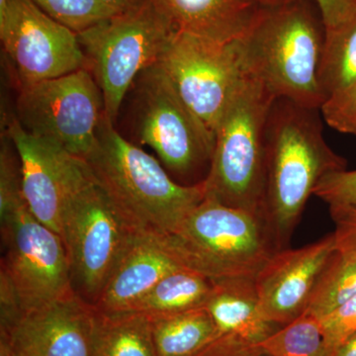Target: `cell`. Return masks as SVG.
Returning <instances> with one entry per match:
<instances>
[{
	"label": "cell",
	"instance_id": "6da1fadb",
	"mask_svg": "<svg viewBox=\"0 0 356 356\" xmlns=\"http://www.w3.org/2000/svg\"><path fill=\"white\" fill-rule=\"evenodd\" d=\"M83 161L136 236L172 235L205 199L203 182L177 184L158 159L124 138L105 115Z\"/></svg>",
	"mask_w": 356,
	"mask_h": 356
},
{
	"label": "cell",
	"instance_id": "7a4b0ae2",
	"mask_svg": "<svg viewBox=\"0 0 356 356\" xmlns=\"http://www.w3.org/2000/svg\"><path fill=\"white\" fill-rule=\"evenodd\" d=\"M320 109L275 99L266 129L264 214L281 250L290 240L321 180L346 170L323 135Z\"/></svg>",
	"mask_w": 356,
	"mask_h": 356
},
{
	"label": "cell",
	"instance_id": "3957f363",
	"mask_svg": "<svg viewBox=\"0 0 356 356\" xmlns=\"http://www.w3.org/2000/svg\"><path fill=\"white\" fill-rule=\"evenodd\" d=\"M325 28L313 0H293L261 8L248 31L236 40L245 74L276 99L321 109L318 72Z\"/></svg>",
	"mask_w": 356,
	"mask_h": 356
},
{
	"label": "cell",
	"instance_id": "277c9868",
	"mask_svg": "<svg viewBox=\"0 0 356 356\" xmlns=\"http://www.w3.org/2000/svg\"><path fill=\"white\" fill-rule=\"evenodd\" d=\"M159 241L180 266L212 282L255 280L281 250L262 213L207 198L175 233Z\"/></svg>",
	"mask_w": 356,
	"mask_h": 356
},
{
	"label": "cell",
	"instance_id": "5b68a950",
	"mask_svg": "<svg viewBox=\"0 0 356 356\" xmlns=\"http://www.w3.org/2000/svg\"><path fill=\"white\" fill-rule=\"evenodd\" d=\"M275 99L245 74L215 130L205 198L264 214L266 122Z\"/></svg>",
	"mask_w": 356,
	"mask_h": 356
},
{
	"label": "cell",
	"instance_id": "8992f818",
	"mask_svg": "<svg viewBox=\"0 0 356 356\" xmlns=\"http://www.w3.org/2000/svg\"><path fill=\"white\" fill-rule=\"evenodd\" d=\"M177 31L154 0H142L77 34L86 69L102 90L107 120L116 125L136 79L159 62Z\"/></svg>",
	"mask_w": 356,
	"mask_h": 356
},
{
	"label": "cell",
	"instance_id": "52a82bcc",
	"mask_svg": "<svg viewBox=\"0 0 356 356\" xmlns=\"http://www.w3.org/2000/svg\"><path fill=\"white\" fill-rule=\"evenodd\" d=\"M133 129L140 144L180 177L210 166L215 136L192 113L156 64L143 70L132 88Z\"/></svg>",
	"mask_w": 356,
	"mask_h": 356
},
{
	"label": "cell",
	"instance_id": "ba28073f",
	"mask_svg": "<svg viewBox=\"0 0 356 356\" xmlns=\"http://www.w3.org/2000/svg\"><path fill=\"white\" fill-rule=\"evenodd\" d=\"M18 88L14 117L21 127L86 159L105 115L102 92L92 74L83 67Z\"/></svg>",
	"mask_w": 356,
	"mask_h": 356
},
{
	"label": "cell",
	"instance_id": "9c48e42d",
	"mask_svg": "<svg viewBox=\"0 0 356 356\" xmlns=\"http://www.w3.org/2000/svg\"><path fill=\"white\" fill-rule=\"evenodd\" d=\"M135 236L91 177L63 215L74 291L95 305Z\"/></svg>",
	"mask_w": 356,
	"mask_h": 356
},
{
	"label": "cell",
	"instance_id": "30bf717a",
	"mask_svg": "<svg viewBox=\"0 0 356 356\" xmlns=\"http://www.w3.org/2000/svg\"><path fill=\"white\" fill-rule=\"evenodd\" d=\"M158 65L185 105L215 136L245 76L236 40L222 43L177 31Z\"/></svg>",
	"mask_w": 356,
	"mask_h": 356
},
{
	"label": "cell",
	"instance_id": "8fae6325",
	"mask_svg": "<svg viewBox=\"0 0 356 356\" xmlns=\"http://www.w3.org/2000/svg\"><path fill=\"white\" fill-rule=\"evenodd\" d=\"M0 273L10 282L23 313L74 291L63 238L20 206L1 220Z\"/></svg>",
	"mask_w": 356,
	"mask_h": 356
},
{
	"label": "cell",
	"instance_id": "7c38bea8",
	"mask_svg": "<svg viewBox=\"0 0 356 356\" xmlns=\"http://www.w3.org/2000/svg\"><path fill=\"white\" fill-rule=\"evenodd\" d=\"M0 39L18 86L86 67L76 33L51 19L31 0H11L8 13L0 18Z\"/></svg>",
	"mask_w": 356,
	"mask_h": 356
},
{
	"label": "cell",
	"instance_id": "4fadbf2b",
	"mask_svg": "<svg viewBox=\"0 0 356 356\" xmlns=\"http://www.w3.org/2000/svg\"><path fill=\"white\" fill-rule=\"evenodd\" d=\"M6 134L19 156L28 209L60 236L65 207L91 178L88 165L55 143L26 132L14 115Z\"/></svg>",
	"mask_w": 356,
	"mask_h": 356
},
{
	"label": "cell",
	"instance_id": "5bb4252c",
	"mask_svg": "<svg viewBox=\"0 0 356 356\" xmlns=\"http://www.w3.org/2000/svg\"><path fill=\"white\" fill-rule=\"evenodd\" d=\"M96 308L76 291L25 312L7 331L13 356H95Z\"/></svg>",
	"mask_w": 356,
	"mask_h": 356
},
{
	"label": "cell",
	"instance_id": "9a60e30c",
	"mask_svg": "<svg viewBox=\"0 0 356 356\" xmlns=\"http://www.w3.org/2000/svg\"><path fill=\"white\" fill-rule=\"evenodd\" d=\"M336 252L332 233L302 248L278 250L255 277L264 318L283 327L303 315Z\"/></svg>",
	"mask_w": 356,
	"mask_h": 356
},
{
	"label": "cell",
	"instance_id": "2e32d148",
	"mask_svg": "<svg viewBox=\"0 0 356 356\" xmlns=\"http://www.w3.org/2000/svg\"><path fill=\"white\" fill-rule=\"evenodd\" d=\"M318 83L325 123L356 136V13L343 24L325 29Z\"/></svg>",
	"mask_w": 356,
	"mask_h": 356
},
{
	"label": "cell",
	"instance_id": "e0dca14e",
	"mask_svg": "<svg viewBox=\"0 0 356 356\" xmlns=\"http://www.w3.org/2000/svg\"><path fill=\"white\" fill-rule=\"evenodd\" d=\"M179 267L184 266L159 238L135 236L93 306L103 312L131 310L166 274Z\"/></svg>",
	"mask_w": 356,
	"mask_h": 356
},
{
	"label": "cell",
	"instance_id": "ac0fdd59",
	"mask_svg": "<svg viewBox=\"0 0 356 356\" xmlns=\"http://www.w3.org/2000/svg\"><path fill=\"white\" fill-rule=\"evenodd\" d=\"M178 31L211 41H235L254 23L259 7L248 0H154Z\"/></svg>",
	"mask_w": 356,
	"mask_h": 356
},
{
	"label": "cell",
	"instance_id": "d6986e66",
	"mask_svg": "<svg viewBox=\"0 0 356 356\" xmlns=\"http://www.w3.org/2000/svg\"><path fill=\"white\" fill-rule=\"evenodd\" d=\"M205 308L220 334H233L248 343H261L280 327L264 318L255 280L213 282Z\"/></svg>",
	"mask_w": 356,
	"mask_h": 356
},
{
	"label": "cell",
	"instance_id": "ffe728a7",
	"mask_svg": "<svg viewBox=\"0 0 356 356\" xmlns=\"http://www.w3.org/2000/svg\"><path fill=\"white\" fill-rule=\"evenodd\" d=\"M95 356H156L151 318L96 309Z\"/></svg>",
	"mask_w": 356,
	"mask_h": 356
},
{
	"label": "cell",
	"instance_id": "44dd1931",
	"mask_svg": "<svg viewBox=\"0 0 356 356\" xmlns=\"http://www.w3.org/2000/svg\"><path fill=\"white\" fill-rule=\"evenodd\" d=\"M213 282L202 274L179 267L154 285L131 310L154 318L205 307Z\"/></svg>",
	"mask_w": 356,
	"mask_h": 356
},
{
	"label": "cell",
	"instance_id": "7402d4cb",
	"mask_svg": "<svg viewBox=\"0 0 356 356\" xmlns=\"http://www.w3.org/2000/svg\"><path fill=\"white\" fill-rule=\"evenodd\" d=\"M151 320L156 356H194L221 334L205 307Z\"/></svg>",
	"mask_w": 356,
	"mask_h": 356
},
{
	"label": "cell",
	"instance_id": "603a6c76",
	"mask_svg": "<svg viewBox=\"0 0 356 356\" xmlns=\"http://www.w3.org/2000/svg\"><path fill=\"white\" fill-rule=\"evenodd\" d=\"M259 344L268 356H327L320 320L307 312Z\"/></svg>",
	"mask_w": 356,
	"mask_h": 356
},
{
	"label": "cell",
	"instance_id": "cb8c5ba5",
	"mask_svg": "<svg viewBox=\"0 0 356 356\" xmlns=\"http://www.w3.org/2000/svg\"><path fill=\"white\" fill-rule=\"evenodd\" d=\"M356 296V257L336 252L318 281L307 313L318 318Z\"/></svg>",
	"mask_w": 356,
	"mask_h": 356
},
{
	"label": "cell",
	"instance_id": "d4e9b609",
	"mask_svg": "<svg viewBox=\"0 0 356 356\" xmlns=\"http://www.w3.org/2000/svg\"><path fill=\"white\" fill-rule=\"evenodd\" d=\"M51 19L76 34L114 15L102 0H31Z\"/></svg>",
	"mask_w": 356,
	"mask_h": 356
},
{
	"label": "cell",
	"instance_id": "484cf974",
	"mask_svg": "<svg viewBox=\"0 0 356 356\" xmlns=\"http://www.w3.org/2000/svg\"><path fill=\"white\" fill-rule=\"evenodd\" d=\"M9 136L0 151V219L24 205L19 156Z\"/></svg>",
	"mask_w": 356,
	"mask_h": 356
},
{
	"label": "cell",
	"instance_id": "4316f807",
	"mask_svg": "<svg viewBox=\"0 0 356 356\" xmlns=\"http://www.w3.org/2000/svg\"><path fill=\"white\" fill-rule=\"evenodd\" d=\"M318 320L327 355L334 356L341 346L356 334V296Z\"/></svg>",
	"mask_w": 356,
	"mask_h": 356
},
{
	"label": "cell",
	"instance_id": "83f0119b",
	"mask_svg": "<svg viewBox=\"0 0 356 356\" xmlns=\"http://www.w3.org/2000/svg\"><path fill=\"white\" fill-rule=\"evenodd\" d=\"M334 224L337 252L343 257H356V201L330 205Z\"/></svg>",
	"mask_w": 356,
	"mask_h": 356
},
{
	"label": "cell",
	"instance_id": "f1b7e54d",
	"mask_svg": "<svg viewBox=\"0 0 356 356\" xmlns=\"http://www.w3.org/2000/svg\"><path fill=\"white\" fill-rule=\"evenodd\" d=\"M315 195L327 205L356 201V170H341L325 175L315 191Z\"/></svg>",
	"mask_w": 356,
	"mask_h": 356
},
{
	"label": "cell",
	"instance_id": "f546056e",
	"mask_svg": "<svg viewBox=\"0 0 356 356\" xmlns=\"http://www.w3.org/2000/svg\"><path fill=\"white\" fill-rule=\"evenodd\" d=\"M194 356H268L259 344L233 334H221Z\"/></svg>",
	"mask_w": 356,
	"mask_h": 356
},
{
	"label": "cell",
	"instance_id": "4dcf8cb0",
	"mask_svg": "<svg viewBox=\"0 0 356 356\" xmlns=\"http://www.w3.org/2000/svg\"><path fill=\"white\" fill-rule=\"evenodd\" d=\"M324 21L325 29L337 27L356 13V0H313Z\"/></svg>",
	"mask_w": 356,
	"mask_h": 356
},
{
	"label": "cell",
	"instance_id": "1f68e13d",
	"mask_svg": "<svg viewBox=\"0 0 356 356\" xmlns=\"http://www.w3.org/2000/svg\"><path fill=\"white\" fill-rule=\"evenodd\" d=\"M142 0H102L110 10L113 11L115 14L124 13L133 6H137Z\"/></svg>",
	"mask_w": 356,
	"mask_h": 356
},
{
	"label": "cell",
	"instance_id": "d6a6232c",
	"mask_svg": "<svg viewBox=\"0 0 356 356\" xmlns=\"http://www.w3.org/2000/svg\"><path fill=\"white\" fill-rule=\"evenodd\" d=\"M334 356H356V334L341 346Z\"/></svg>",
	"mask_w": 356,
	"mask_h": 356
},
{
	"label": "cell",
	"instance_id": "836d02e7",
	"mask_svg": "<svg viewBox=\"0 0 356 356\" xmlns=\"http://www.w3.org/2000/svg\"><path fill=\"white\" fill-rule=\"evenodd\" d=\"M250 3L254 4L259 8H273V7L283 6L293 0H248Z\"/></svg>",
	"mask_w": 356,
	"mask_h": 356
},
{
	"label": "cell",
	"instance_id": "e575fe53",
	"mask_svg": "<svg viewBox=\"0 0 356 356\" xmlns=\"http://www.w3.org/2000/svg\"><path fill=\"white\" fill-rule=\"evenodd\" d=\"M0 356H13L9 344L7 343L6 337H0Z\"/></svg>",
	"mask_w": 356,
	"mask_h": 356
}]
</instances>
